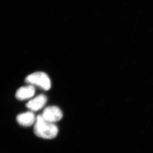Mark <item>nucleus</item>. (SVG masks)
Instances as JSON below:
<instances>
[{"instance_id": "obj_1", "label": "nucleus", "mask_w": 153, "mask_h": 153, "mask_svg": "<svg viewBox=\"0 0 153 153\" xmlns=\"http://www.w3.org/2000/svg\"><path fill=\"white\" fill-rule=\"evenodd\" d=\"M35 134L42 138L51 139L56 137L58 128L53 123L47 121L41 114L37 117L34 126Z\"/></svg>"}, {"instance_id": "obj_2", "label": "nucleus", "mask_w": 153, "mask_h": 153, "mask_svg": "<svg viewBox=\"0 0 153 153\" xmlns=\"http://www.w3.org/2000/svg\"><path fill=\"white\" fill-rule=\"evenodd\" d=\"M25 82L31 85H35L46 91L51 87V82L48 75L43 72H36L27 76Z\"/></svg>"}, {"instance_id": "obj_3", "label": "nucleus", "mask_w": 153, "mask_h": 153, "mask_svg": "<svg viewBox=\"0 0 153 153\" xmlns=\"http://www.w3.org/2000/svg\"><path fill=\"white\" fill-rule=\"evenodd\" d=\"M41 115L47 121L52 123L59 121L63 116L61 109L56 106L47 107L44 110Z\"/></svg>"}, {"instance_id": "obj_4", "label": "nucleus", "mask_w": 153, "mask_h": 153, "mask_svg": "<svg viewBox=\"0 0 153 153\" xmlns=\"http://www.w3.org/2000/svg\"><path fill=\"white\" fill-rule=\"evenodd\" d=\"M47 101L46 96L43 94L37 96L26 104V107L32 111H38L42 109Z\"/></svg>"}, {"instance_id": "obj_5", "label": "nucleus", "mask_w": 153, "mask_h": 153, "mask_svg": "<svg viewBox=\"0 0 153 153\" xmlns=\"http://www.w3.org/2000/svg\"><path fill=\"white\" fill-rule=\"evenodd\" d=\"M34 114L31 111H27L26 113H22L19 114L16 117L17 123L20 126L28 127L32 126L36 121Z\"/></svg>"}, {"instance_id": "obj_6", "label": "nucleus", "mask_w": 153, "mask_h": 153, "mask_svg": "<svg viewBox=\"0 0 153 153\" xmlns=\"http://www.w3.org/2000/svg\"><path fill=\"white\" fill-rule=\"evenodd\" d=\"M35 93V89L33 86L22 87L16 91V97L18 100L23 101L32 98L34 95Z\"/></svg>"}]
</instances>
